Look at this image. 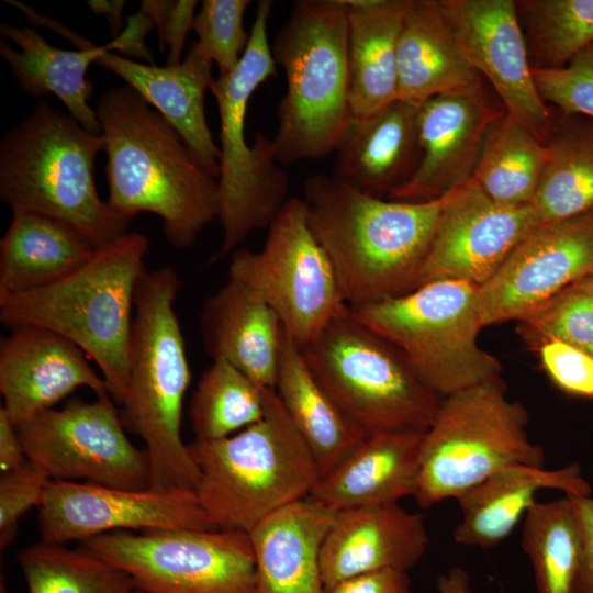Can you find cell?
I'll return each instance as SVG.
<instances>
[{"mask_svg":"<svg viewBox=\"0 0 593 593\" xmlns=\"http://www.w3.org/2000/svg\"><path fill=\"white\" fill-rule=\"evenodd\" d=\"M428 541L423 516L398 503L339 511L321 550L325 592L359 574L381 570L407 572L424 556Z\"/></svg>","mask_w":593,"mask_h":593,"instance_id":"obj_22","label":"cell"},{"mask_svg":"<svg viewBox=\"0 0 593 593\" xmlns=\"http://www.w3.org/2000/svg\"><path fill=\"white\" fill-rule=\"evenodd\" d=\"M18 425L2 406L0 409V469L7 473L26 460Z\"/></svg>","mask_w":593,"mask_h":593,"instance_id":"obj_48","label":"cell"},{"mask_svg":"<svg viewBox=\"0 0 593 593\" xmlns=\"http://www.w3.org/2000/svg\"><path fill=\"white\" fill-rule=\"evenodd\" d=\"M248 0H203L197 12L193 31L198 41L192 47L215 63L219 75L231 72L240 61L249 33L244 27Z\"/></svg>","mask_w":593,"mask_h":593,"instance_id":"obj_40","label":"cell"},{"mask_svg":"<svg viewBox=\"0 0 593 593\" xmlns=\"http://www.w3.org/2000/svg\"><path fill=\"white\" fill-rule=\"evenodd\" d=\"M108 163L107 202L133 220L157 215L172 247L186 249L219 217V180L184 139L127 86L104 91L96 108Z\"/></svg>","mask_w":593,"mask_h":593,"instance_id":"obj_1","label":"cell"},{"mask_svg":"<svg viewBox=\"0 0 593 593\" xmlns=\"http://www.w3.org/2000/svg\"><path fill=\"white\" fill-rule=\"evenodd\" d=\"M101 150L102 135L38 102L0 142V199L11 210L67 223L99 249L126 234L132 222L98 193L94 161Z\"/></svg>","mask_w":593,"mask_h":593,"instance_id":"obj_5","label":"cell"},{"mask_svg":"<svg viewBox=\"0 0 593 593\" xmlns=\"http://www.w3.org/2000/svg\"><path fill=\"white\" fill-rule=\"evenodd\" d=\"M500 112L488 105L481 85L436 96L421 104L417 119L418 166L388 199L409 202L436 200L469 182L486 130Z\"/></svg>","mask_w":593,"mask_h":593,"instance_id":"obj_19","label":"cell"},{"mask_svg":"<svg viewBox=\"0 0 593 593\" xmlns=\"http://www.w3.org/2000/svg\"><path fill=\"white\" fill-rule=\"evenodd\" d=\"M48 473L36 462L26 459L18 468L3 473L0 480V549L5 550L15 539L19 522L32 507L41 505Z\"/></svg>","mask_w":593,"mask_h":593,"instance_id":"obj_42","label":"cell"},{"mask_svg":"<svg viewBox=\"0 0 593 593\" xmlns=\"http://www.w3.org/2000/svg\"><path fill=\"white\" fill-rule=\"evenodd\" d=\"M547 159L546 145L505 111L490 123L472 180L495 203L529 205Z\"/></svg>","mask_w":593,"mask_h":593,"instance_id":"obj_34","label":"cell"},{"mask_svg":"<svg viewBox=\"0 0 593 593\" xmlns=\"http://www.w3.org/2000/svg\"><path fill=\"white\" fill-rule=\"evenodd\" d=\"M93 246L74 227L40 213L12 210L0 239V294L52 284L83 266Z\"/></svg>","mask_w":593,"mask_h":593,"instance_id":"obj_32","label":"cell"},{"mask_svg":"<svg viewBox=\"0 0 593 593\" xmlns=\"http://www.w3.org/2000/svg\"><path fill=\"white\" fill-rule=\"evenodd\" d=\"M427 429H396L367 435L310 493L329 510L398 503L415 495L421 449Z\"/></svg>","mask_w":593,"mask_h":593,"instance_id":"obj_23","label":"cell"},{"mask_svg":"<svg viewBox=\"0 0 593 593\" xmlns=\"http://www.w3.org/2000/svg\"><path fill=\"white\" fill-rule=\"evenodd\" d=\"M528 412L500 378L443 398L421 449L416 503L458 499L511 466L545 468L544 448L527 434Z\"/></svg>","mask_w":593,"mask_h":593,"instance_id":"obj_9","label":"cell"},{"mask_svg":"<svg viewBox=\"0 0 593 593\" xmlns=\"http://www.w3.org/2000/svg\"><path fill=\"white\" fill-rule=\"evenodd\" d=\"M478 287L436 280L359 307L353 316L393 345L441 398L501 377L502 365L478 344L483 328Z\"/></svg>","mask_w":593,"mask_h":593,"instance_id":"obj_10","label":"cell"},{"mask_svg":"<svg viewBox=\"0 0 593 593\" xmlns=\"http://www.w3.org/2000/svg\"><path fill=\"white\" fill-rule=\"evenodd\" d=\"M224 360H213L202 373L189 406L198 440L228 437L259 422L267 390Z\"/></svg>","mask_w":593,"mask_h":593,"instance_id":"obj_36","label":"cell"},{"mask_svg":"<svg viewBox=\"0 0 593 593\" xmlns=\"http://www.w3.org/2000/svg\"><path fill=\"white\" fill-rule=\"evenodd\" d=\"M188 449L200 471L194 492L219 529L249 533L271 513L309 496L321 477L275 389L267 390L259 422L225 438L194 439Z\"/></svg>","mask_w":593,"mask_h":593,"instance_id":"obj_7","label":"cell"},{"mask_svg":"<svg viewBox=\"0 0 593 593\" xmlns=\"http://www.w3.org/2000/svg\"><path fill=\"white\" fill-rule=\"evenodd\" d=\"M42 541L65 545L112 532L219 529L193 490L120 489L51 480L38 506Z\"/></svg>","mask_w":593,"mask_h":593,"instance_id":"obj_15","label":"cell"},{"mask_svg":"<svg viewBox=\"0 0 593 593\" xmlns=\"http://www.w3.org/2000/svg\"><path fill=\"white\" fill-rule=\"evenodd\" d=\"M271 8L270 0L258 2L240 61L210 87L220 114L222 242L215 259L233 254L254 231L269 227L290 199V179L277 159L273 139L258 132L249 146L245 137L248 102L277 72L268 37Z\"/></svg>","mask_w":593,"mask_h":593,"instance_id":"obj_8","label":"cell"},{"mask_svg":"<svg viewBox=\"0 0 593 593\" xmlns=\"http://www.w3.org/2000/svg\"><path fill=\"white\" fill-rule=\"evenodd\" d=\"M438 593H471L470 579L466 570L454 567L440 574L436 581Z\"/></svg>","mask_w":593,"mask_h":593,"instance_id":"obj_50","label":"cell"},{"mask_svg":"<svg viewBox=\"0 0 593 593\" xmlns=\"http://www.w3.org/2000/svg\"><path fill=\"white\" fill-rule=\"evenodd\" d=\"M551 381L568 394L593 399V357L560 340H548L536 348Z\"/></svg>","mask_w":593,"mask_h":593,"instance_id":"obj_43","label":"cell"},{"mask_svg":"<svg viewBox=\"0 0 593 593\" xmlns=\"http://www.w3.org/2000/svg\"><path fill=\"white\" fill-rule=\"evenodd\" d=\"M302 200L349 307L412 290L444 197L423 202L383 199L335 176L314 174L304 180Z\"/></svg>","mask_w":593,"mask_h":593,"instance_id":"obj_2","label":"cell"},{"mask_svg":"<svg viewBox=\"0 0 593 593\" xmlns=\"http://www.w3.org/2000/svg\"><path fill=\"white\" fill-rule=\"evenodd\" d=\"M5 2L22 12L31 25L48 29L78 47L60 49L48 44L33 27L1 23L0 55L9 64L19 87L32 97L56 96L86 131L102 135L97 112L88 103L93 85L87 78V70L104 45H94L61 21L40 13L24 2Z\"/></svg>","mask_w":593,"mask_h":593,"instance_id":"obj_20","label":"cell"},{"mask_svg":"<svg viewBox=\"0 0 593 593\" xmlns=\"http://www.w3.org/2000/svg\"><path fill=\"white\" fill-rule=\"evenodd\" d=\"M154 27L153 18L142 10L126 16V25L121 34L107 44L109 51L116 49L126 58L154 65L153 53L146 45V36Z\"/></svg>","mask_w":593,"mask_h":593,"instance_id":"obj_46","label":"cell"},{"mask_svg":"<svg viewBox=\"0 0 593 593\" xmlns=\"http://www.w3.org/2000/svg\"><path fill=\"white\" fill-rule=\"evenodd\" d=\"M275 391L312 452L321 477L342 462L367 436L320 384L301 347L283 326Z\"/></svg>","mask_w":593,"mask_h":593,"instance_id":"obj_31","label":"cell"},{"mask_svg":"<svg viewBox=\"0 0 593 593\" xmlns=\"http://www.w3.org/2000/svg\"><path fill=\"white\" fill-rule=\"evenodd\" d=\"M344 2L349 108L353 119H366L399 99L398 38L405 0Z\"/></svg>","mask_w":593,"mask_h":593,"instance_id":"obj_29","label":"cell"},{"mask_svg":"<svg viewBox=\"0 0 593 593\" xmlns=\"http://www.w3.org/2000/svg\"><path fill=\"white\" fill-rule=\"evenodd\" d=\"M522 548L529 559L537 593H577L582 538L569 495L536 501L525 514Z\"/></svg>","mask_w":593,"mask_h":593,"instance_id":"obj_35","label":"cell"},{"mask_svg":"<svg viewBox=\"0 0 593 593\" xmlns=\"http://www.w3.org/2000/svg\"><path fill=\"white\" fill-rule=\"evenodd\" d=\"M81 548L125 572L144 593H257L244 530L112 532L81 541Z\"/></svg>","mask_w":593,"mask_h":593,"instance_id":"obj_12","label":"cell"},{"mask_svg":"<svg viewBox=\"0 0 593 593\" xmlns=\"http://www.w3.org/2000/svg\"><path fill=\"white\" fill-rule=\"evenodd\" d=\"M567 495L574 505L582 538L577 593H593V499L574 494Z\"/></svg>","mask_w":593,"mask_h":593,"instance_id":"obj_47","label":"cell"},{"mask_svg":"<svg viewBox=\"0 0 593 593\" xmlns=\"http://www.w3.org/2000/svg\"><path fill=\"white\" fill-rule=\"evenodd\" d=\"M228 277L260 296L300 347L349 310L331 260L310 228L302 198L287 201L260 251L232 254Z\"/></svg>","mask_w":593,"mask_h":593,"instance_id":"obj_13","label":"cell"},{"mask_svg":"<svg viewBox=\"0 0 593 593\" xmlns=\"http://www.w3.org/2000/svg\"><path fill=\"white\" fill-rule=\"evenodd\" d=\"M212 360H224L261 387L275 389L282 324L251 289L228 277L199 317Z\"/></svg>","mask_w":593,"mask_h":593,"instance_id":"obj_26","label":"cell"},{"mask_svg":"<svg viewBox=\"0 0 593 593\" xmlns=\"http://www.w3.org/2000/svg\"><path fill=\"white\" fill-rule=\"evenodd\" d=\"M94 64L114 72L164 115L198 161L219 179L220 147L204 109L205 92L214 80L211 60L191 46L180 64L157 66L114 54L105 44Z\"/></svg>","mask_w":593,"mask_h":593,"instance_id":"obj_24","label":"cell"},{"mask_svg":"<svg viewBox=\"0 0 593 593\" xmlns=\"http://www.w3.org/2000/svg\"><path fill=\"white\" fill-rule=\"evenodd\" d=\"M544 489L591 495L590 483L582 477L577 462L556 470L506 467L457 499L462 516L454 529V540L482 549L496 547L510 536L536 502V494Z\"/></svg>","mask_w":593,"mask_h":593,"instance_id":"obj_28","label":"cell"},{"mask_svg":"<svg viewBox=\"0 0 593 593\" xmlns=\"http://www.w3.org/2000/svg\"><path fill=\"white\" fill-rule=\"evenodd\" d=\"M148 247L146 235L128 231L52 284L0 294L1 323L11 329L47 328L77 345L98 366L114 402L122 405L128 387L135 293L147 270Z\"/></svg>","mask_w":593,"mask_h":593,"instance_id":"obj_3","label":"cell"},{"mask_svg":"<svg viewBox=\"0 0 593 593\" xmlns=\"http://www.w3.org/2000/svg\"><path fill=\"white\" fill-rule=\"evenodd\" d=\"M325 593H413L405 571L381 570L348 578Z\"/></svg>","mask_w":593,"mask_h":593,"instance_id":"obj_45","label":"cell"},{"mask_svg":"<svg viewBox=\"0 0 593 593\" xmlns=\"http://www.w3.org/2000/svg\"><path fill=\"white\" fill-rule=\"evenodd\" d=\"M113 401L111 394L92 402L72 399L59 410H45L18 425L26 458L52 480L150 488L148 455L125 435Z\"/></svg>","mask_w":593,"mask_h":593,"instance_id":"obj_14","label":"cell"},{"mask_svg":"<svg viewBox=\"0 0 593 593\" xmlns=\"http://www.w3.org/2000/svg\"><path fill=\"white\" fill-rule=\"evenodd\" d=\"M271 53L287 81L272 137L279 164L335 153L351 120L344 0L295 1Z\"/></svg>","mask_w":593,"mask_h":593,"instance_id":"obj_6","label":"cell"},{"mask_svg":"<svg viewBox=\"0 0 593 593\" xmlns=\"http://www.w3.org/2000/svg\"><path fill=\"white\" fill-rule=\"evenodd\" d=\"M301 349L320 384L367 435L427 429L433 423L443 398L350 309Z\"/></svg>","mask_w":593,"mask_h":593,"instance_id":"obj_11","label":"cell"},{"mask_svg":"<svg viewBox=\"0 0 593 593\" xmlns=\"http://www.w3.org/2000/svg\"><path fill=\"white\" fill-rule=\"evenodd\" d=\"M134 593H144V592H141V591L136 590Z\"/></svg>","mask_w":593,"mask_h":593,"instance_id":"obj_52","label":"cell"},{"mask_svg":"<svg viewBox=\"0 0 593 593\" xmlns=\"http://www.w3.org/2000/svg\"><path fill=\"white\" fill-rule=\"evenodd\" d=\"M467 63L494 87L505 112L544 144L555 123L533 77L513 0H434Z\"/></svg>","mask_w":593,"mask_h":593,"instance_id":"obj_17","label":"cell"},{"mask_svg":"<svg viewBox=\"0 0 593 593\" xmlns=\"http://www.w3.org/2000/svg\"><path fill=\"white\" fill-rule=\"evenodd\" d=\"M419 107L396 100L366 119L350 120L335 150L334 175L377 197H388L415 172Z\"/></svg>","mask_w":593,"mask_h":593,"instance_id":"obj_27","label":"cell"},{"mask_svg":"<svg viewBox=\"0 0 593 593\" xmlns=\"http://www.w3.org/2000/svg\"><path fill=\"white\" fill-rule=\"evenodd\" d=\"M182 284L172 266L146 270L139 279L122 419L145 443L152 486L195 491L200 471L181 437L183 399L191 380L174 307Z\"/></svg>","mask_w":593,"mask_h":593,"instance_id":"obj_4","label":"cell"},{"mask_svg":"<svg viewBox=\"0 0 593 593\" xmlns=\"http://www.w3.org/2000/svg\"><path fill=\"white\" fill-rule=\"evenodd\" d=\"M545 145L546 165L529 204L538 224L593 208V119L560 112Z\"/></svg>","mask_w":593,"mask_h":593,"instance_id":"obj_33","label":"cell"},{"mask_svg":"<svg viewBox=\"0 0 593 593\" xmlns=\"http://www.w3.org/2000/svg\"><path fill=\"white\" fill-rule=\"evenodd\" d=\"M537 224L530 205L497 204L471 179L444 195L430 246L412 290L436 280L481 287Z\"/></svg>","mask_w":593,"mask_h":593,"instance_id":"obj_18","label":"cell"},{"mask_svg":"<svg viewBox=\"0 0 593 593\" xmlns=\"http://www.w3.org/2000/svg\"><path fill=\"white\" fill-rule=\"evenodd\" d=\"M0 593H10L5 584V581L3 579L2 572H1V580H0Z\"/></svg>","mask_w":593,"mask_h":593,"instance_id":"obj_51","label":"cell"},{"mask_svg":"<svg viewBox=\"0 0 593 593\" xmlns=\"http://www.w3.org/2000/svg\"><path fill=\"white\" fill-rule=\"evenodd\" d=\"M533 69L567 66L593 44V0L515 1Z\"/></svg>","mask_w":593,"mask_h":593,"instance_id":"obj_38","label":"cell"},{"mask_svg":"<svg viewBox=\"0 0 593 593\" xmlns=\"http://www.w3.org/2000/svg\"><path fill=\"white\" fill-rule=\"evenodd\" d=\"M195 0H143L139 10L149 14L157 29L159 51L169 48L167 65H178L190 30H193Z\"/></svg>","mask_w":593,"mask_h":593,"instance_id":"obj_44","label":"cell"},{"mask_svg":"<svg viewBox=\"0 0 593 593\" xmlns=\"http://www.w3.org/2000/svg\"><path fill=\"white\" fill-rule=\"evenodd\" d=\"M399 100L419 107L440 94L480 86L434 0H405L398 38Z\"/></svg>","mask_w":593,"mask_h":593,"instance_id":"obj_30","label":"cell"},{"mask_svg":"<svg viewBox=\"0 0 593 593\" xmlns=\"http://www.w3.org/2000/svg\"><path fill=\"white\" fill-rule=\"evenodd\" d=\"M126 2L124 0H89L87 5L92 13L102 15L109 23V32L112 40L116 38L123 31L124 18L123 9Z\"/></svg>","mask_w":593,"mask_h":593,"instance_id":"obj_49","label":"cell"},{"mask_svg":"<svg viewBox=\"0 0 593 593\" xmlns=\"http://www.w3.org/2000/svg\"><path fill=\"white\" fill-rule=\"evenodd\" d=\"M517 322L519 335L535 349L556 339L593 357V272L563 288Z\"/></svg>","mask_w":593,"mask_h":593,"instance_id":"obj_39","label":"cell"},{"mask_svg":"<svg viewBox=\"0 0 593 593\" xmlns=\"http://www.w3.org/2000/svg\"><path fill=\"white\" fill-rule=\"evenodd\" d=\"M18 562L27 593H134L132 579L83 548L40 544L21 550Z\"/></svg>","mask_w":593,"mask_h":593,"instance_id":"obj_37","label":"cell"},{"mask_svg":"<svg viewBox=\"0 0 593 593\" xmlns=\"http://www.w3.org/2000/svg\"><path fill=\"white\" fill-rule=\"evenodd\" d=\"M110 394L107 381L74 343L47 328L20 326L1 340L0 393L4 410L20 425L78 388Z\"/></svg>","mask_w":593,"mask_h":593,"instance_id":"obj_21","label":"cell"},{"mask_svg":"<svg viewBox=\"0 0 593 593\" xmlns=\"http://www.w3.org/2000/svg\"><path fill=\"white\" fill-rule=\"evenodd\" d=\"M533 77L546 103L593 119V44L562 68L533 69Z\"/></svg>","mask_w":593,"mask_h":593,"instance_id":"obj_41","label":"cell"},{"mask_svg":"<svg viewBox=\"0 0 593 593\" xmlns=\"http://www.w3.org/2000/svg\"><path fill=\"white\" fill-rule=\"evenodd\" d=\"M593 272V208L534 226L497 271L477 289L483 327L518 321Z\"/></svg>","mask_w":593,"mask_h":593,"instance_id":"obj_16","label":"cell"},{"mask_svg":"<svg viewBox=\"0 0 593 593\" xmlns=\"http://www.w3.org/2000/svg\"><path fill=\"white\" fill-rule=\"evenodd\" d=\"M336 513L306 496L271 513L248 533L257 593H325L321 550Z\"/></svg>","mask_w":593,"mask_h":593,"instance_id":"obj_25","label":"cell"}]
</instances>
